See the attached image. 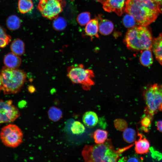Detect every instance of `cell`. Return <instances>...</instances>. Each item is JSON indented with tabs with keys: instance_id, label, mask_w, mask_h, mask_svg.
<instances>
[{
	"instance_id": "30",
	"label": "cell",
	"mask_w": 162,
	"mask_h": 162,
	"mask_svg": "<svg viewBox=\"0 0 162 162\" xmlns=\"http://www.w3.org/2000/svg\"><path fill=\"white\" fill-rule=\"evenodd\" d=\"M152 117L147 115L143 117L141 120L140 123L143 130L146 132L148 131V127L151 124V119Z\"/></svg>"
},
{
	"instance_id": "16",
	"label": "cell",
	"mask_w": 162,
	"mask_h": 162,
	"mask_svg": "<svg viewBox=\"0 0 162 162\" xmlns=\"http://www.w3.org/2000/svg\"><path fill=\"white\" fill-rule=\"evenodd\" d=\"M98 18L90 20L86 24L85 28V31L86 34L91 37L95 36L98 38Z\"/></svg>"
},
{
	"instance_id": "25",
	"label": "cell",
	"mask_w": 162,
	"mask_h": 162,
	"mask_svg": "<svg viewBox=\"0 0 162 162\" xmlns=\"http://www.w3.org/2000/svg\"><path fill=\"white\" fill-rule=\"evenodd\" d=\"M67 26V22L63 17L57 16L54 19L52 22L54 28L57 31L64 30Z\"/></svg>"
},
{
	"instance_id": "18",
	"label": "cell",
	"mask_w": 162,
	"mask_h": 162,
	"mask_svg": "<svg viewBox=\"0 0 162 162\" xmlns=\"http://www.w3.org/2000/svg\"><path fill=\"white\" fill-rule=\"evenodd\" d=\"M10 48L13 53L19 56H21L25 52V44L22 40L16 39L11 43Z\"/></svg>"
},
{
	"instance_id": "10",
	"label": "cell",
	"mask_w": 162,
	"mask_h": 162,
	"mask_svg": "<svg viewBox=\"0 0 162 162\" xmlns=\"http://www.w3.org/2000/svg\"><path fill=\"white\" fill-rule=\"evenodd\" d=\"M125 0H107L103 4V8L108 12H114L121 16L123 12Z\"/></svg>"
},
{
	"instance_id": "7",
	"label": "cell",
	"mask_w": 162,
	"mask_h": 162,
	"mask_svg": "<svg viewBox=\"0 0 162 162\" xmlns=\"http://www.w3.org/2000/svg\"><path fill=\"white\" fill-rule=\"evenodd\" d=\"M23 134L20 128L16 125L9 124L1 129L0 138L2 142L6 146L15 148L22 142Z\"/></svg>"
},
{
	"instance_id": "35",
	"label": "cell",
	"mask_w": 162,
	"mask_h": 162,
	"mask_svg": "<svg viewBox=\"0 0 162 162\" xmlns=\"http://www.w3.org/2000/svg\"><path fill=\"white\" fill-rule=\"evenodd\" d=\"M157 2L162 9V0H153Z\"/></svg>"
},
{
	"instance_id": "6",
	"label": "cell",
	"mask_w": 162,
	"mask_h": 162,
	"mask_svg": "<svg viewBox=\"0 0 162 162\" xmlns=\"http://www.w3.org/2000/svg\"><path fill=\"white\" fill-rule=\"evenodd\" d=\"M67 76L72 82L80 84L83 88L88 90L94 84L93 71L84 68L82 64L69 67L67 69Z\"/></svg>"
},
{
	"instance_id": "31",
	"label": "cell",
	"mask_w": 162,
	"mask_h": 162,
	"mask_svg": "<svg viewBox=\"0 0 162 162\" xmlns=\"http://www.w3.org/2000/svg\"><path fill=\"white\" fill-rule=\"evenodd\" d=\"M142 158L136 155H133L128 157H123L118 160L119 162H140Z\"/></svg>"
},
{
	"instance_id": "17",
	"label": "cell",
	"mask_w": 162,
	"mask_h": 162,
	"mask_svg": "<svg viewBox=\"0 0 162 162\" xmlns=\"http://www.w3.org/2000/svg\"><path fill=\"white\" fill-rule=\"evenodd\" d=\"M140 57V61L143 66L148 67L153 63V59L151 49L143 50Z\"/></svg>"
},
{
	"instance_id": "34",
	"label": "cell",
	"mask_w": 162,
	"mask_h": 162,
	"mask_svg": "<svg viewBox=\"0 0 162 162\" xmlns=\"http://www.w3.org/2000/svg\"><path fill=\"white\" fill-rule=\"evenodd\" d=\"M28 89L29 92L31 93L34 92L35 91L34 87L32 86H30L28 87Z\"/></svg>"
},
{
	"instance_id": "23",
	"label": "cell",
	"mask_w": 162,
	"mask_h": 162,
	"mask_svg": "<svg viewBox=\"0 0 162 162\" xmlns=\"http://www.w3.org/2000/svg\"><path fill=\"white\" fill-rule=\"evenodd\" d=\"M136 136L135 130L132 128H126L124 131L123 134L124 140L129 143H132L135 141Z\"/></svg>"
},
{
	"instance_id": "11",
	"label": "cell",
	"mask_w": 162,
	"mask_h": 162,
	"mask_svg": "<svg viewBox=\"0 0 162 162\" xmlns=\"http://www.w3.org/2000/svg\"><path fill=\"white\" fill-rule=\"evenodd\" d=\"M139 139L135 141V150L137 154H142L147 153L149 151L150 144L148 141L143 135L138 133Z\"/></svg>"
},
{
	"instance_id": "1",
	"label": "cell",
	"mask_w": 162,
	"mask_h": 162,
	"mask_svg": "<svg viewBox=\"0 0 162 162\" xmlns=\"http://www.w3.org/2000/svg\"><path fill=\"white\" fill-rule=\"evenodd\" d=\"M124 11L139 26H146L156 20L162 9L153 0H126Z\"/></svg>"
},
{
	"instance_id": "22",
	"label": "cell",
	"mask_w": 162,
	"mask_h": 162,
	"mask_svg": "<svg viewBox=\"0 0 162 162\" xmlns=\"http://www.w3.org/2000/svg\"><path fill=\"white\" fill-rule=\"evenodd\" d=\"M48 114L49 119L55 122L59 121L62 116L61 110L55 106H52L50 108L48 112Z\"/></svg>"
},
{
	"instance_id": "26",
	"label": "cell",
	"mask_w": 162,
	"mask_h": 162,
	"mask_svg": "<svg viewBox=\"0 0 162 162\" xmlns=\"http://www.w3.org/2000/svg\"><path fill=\"white\" fill-rule=\"evenodd\" d=\"M122 21L125 27L130 28L136 26L137 23L134 17L128 13L123 17Z\"/></svg>"
},
{
	"instance_id": "14",
	"label": "cell",
	"mask_w": 162,
	"mask_h": 162,
	"mask_svg": "<svg viewBox=\"0 0 162 162\" xmlns=\"http://www.w3.org/2000/svg\"><path fill=\"white\" fill-rule=\"evenodd\" d=\"M100 21L98 23V31L101 34L107 35L110 34L114 29V25L110 21L106 19H102L101 16L98 18Z\"/></svg>"
},
{
	"instance_id": "8",
	"label": "cell",
	"mask_w": 162,
	"mask_h": 162,
	"mask_svg": "<svg viewBox=\"0 0 162 162\" xmlns=\"http://www.w3.org/2000/svg\"><path fill=\"white\" fill-rule=\"evenodd\" d=\"M62 0H40L38 8L42 15L50 20L54 19L62 10Z\"/></svg>"
},
{
	"instance_id": "28",
	"label": "cell",
	"mask_w": 162,
	"mask_h": 162,
	"mask_svg": "<svg viewBox=\"0 0 162 162\" xmlns=\"http://www.w3.org/2000/svg\"><path fill=\"white\" fill-rule=\"evenodd\" d=\"M90 14L89 12H82L77 16V20L80 26H84L86 25L90 21Z\"/></svg>"
},
{
	"instance_id": "5",
	"label": "cell",
	"mask_w": 162,
	"mask_h": 162,
	"mask_svg": "<svg viewBox=\"0 0 162 162\" xmlns=\"http://www.w3.org/2000/svg\"><path fill=\"white\" fill-rule=\"evenodd\" d=\"M143 96L146 104L145 113L152 117L162 111V84H154L145 91Z\"/></svg>"
},
{
	"instance_id": "13",
	"label": "cell",
	"mask_w": 162,
	"mask_h": 162,
	"mask_svg": "<svg viewBox=\"0 0 162 162\" xmlns=\"http://www.w3.org/2000/svg\"><path fill=\"white\" fill-rule=\"evenodd\" d=\"M152 49L156 59L162 65V33L153 40Z\"/></svg>"
},
{
	"instance_id": "15",
	"label": "cell",
	"mask_w": 162,
	"mask_h": 162,
	"mask_svg": "<svg viewBox=\"0 0 162 162\" xmlns=\"http://www.w3.org/2000/svg\"><path fill=\"white\" fill-rule=\"evenodd\" d=\"M82 121L84 124L88 128L95 126L98 123V118L97 114L92 111L85 112L82 116Z\"/></svg>"
},
{
	"instance_id": "9",
	"label": "cell",
	"mask_w": 162,
	"mask_h": 162,
	"mask_svg": "<svg viewBox=\"0 0 162 162\" xmlns=\"http://www.w3.org/2000/svg\"><path fill=\"white\" fill-rule=\"evenodd\" d=\"M20 115L19 110L12 100H0V124L13 122Z\"/></svg>"
},
{
	"instance_id": "21",
	"label": "cell",
	"mask_w": 162,
	"mask_h": 162,
	"mask_svg": "<svg viewBox=\"0 0 162 162\" xmlns=\"http://www.w3.org/2000/svg\"><path fill=\"white\" fill-rule=\"evenodd\" d=\"M18 7L20 12L24 14L32 10L33 3L32 0H19Z\"/></svg>"
},
{
	"instance_id": "3",
	"label": "cell",
	"mask_w": 162,
	"mask_h": 162,
	"mask_svg": "<svg viewBox=\"0 0 162 162\" xmlns=\"http://www.w3.org/2000/svg\"><path fill=\"white\" fill-rule=\"evenodd\" d=\"M124 41L129 49L142 51L152 49L153 40L147 27L139 26L130 28L127 31Z\"/></svg>"
},
{
	"instance_id": "36",
	"label": "cell",
	"mask_w": 162,
	"mask_h": 162,
	"mask_svg": "<svg viewBox=\"0 0 162 162\" xmlns=\"http://www.w3.org/2000/svg\"><path fill=\"white\" fill-rule=\"evenodd\" d=\"M97 2H99L103 4L107 0H94Z\"/></svg>"
},
{
	"instance_id": "27",
	"label": "cell",
	"mask_w": 162,
	"mask_h": 162,
	"mask_svg": "<svg viewBox=\"0 0 162 162\" xmlns=\"http://www.w3.org/2000/svg\"><path fill=\"white\" fill-rule=\"evenodd\" d=\"M85 128L84 125L78 121L74 122L72 124L71 130L72 133L75 134H83L85 131Z\"/></svg>"
},
{
	"instance_id": "24",
	"label": "cell",
	"mask_w": 162,
	"mask_h": 162,
	"mask_svg": "<svg viewBox=\"0 0 162 162\" xmlns=\"http://www.w3.org/2000/svg\"><path fill=\"white\" fill-rule=\"evenodd\" d=\"M11 39V36L7 33L5 29L0 25V48L6 46Z\"/></svg>"
},
{
	"instance_id": "19",
	"label": "cell",
	"mask_w": 162,
	"mask_h": 162,
	"mask_svg": "<svg viewBox=\"0 0 162 162\" xmlns=\"http://www.w3.org/2000/svg\"><path fill=\"white\" fill-rule=\"evenodd\" d=\"M6 24L9 30H15L19 29L20 26L21 21L17 16L12 15L9 16L7 19Z\"/></svg>"
},
{
	"instance_id": "20",
	"label": "cell",
	"mask_w": 162,
	"mask_h": 162,
	"mask_svg": "<svg viewBox=\"0 0 162 162\" xmlns=\"http://www.w3.org/2000/svg\"><path fill=\"white\" fill-rule=\"evenodd\" d=\"M108 134L106 130L100 129L96 130L93 135L95 142L98 144L104 143L107 140Z\"/></svg>"
},
{
	"instance_id": "12",
	"label": "cell",
	"mask_w": 162,
	"mask_h": 162,
	"mask_svg": "<svg viewBox=\"0 0 162 162\" xmlns=\"http://www.w3.org/2000/svg\"><path fill=\"white\" fill-rule=\"evenodd\" d=\"M3 62L5 67L16 69L20 66L22 61L19 56L12 52L8 53L5 56Z\"/></svg>"
},
{
	"instance_id": "33",
	"label": "cell",
	"mask_w": 162,
	"mask_h": 162,
	"mask_svg": "<svg viewBox=\"0 0 162 162\" xmlns=\"http://www.w3.org/2000/svg\"><path fill=\"white\" fill-rule=\"evenodd\" d=\"M157 129L162 133V120L158 121L156 123Z\"/></svg>"
},
{
	"instance_id": "2",
	"label": "cell",
	"mask_w": 162,
	"mask_h": 162,
	"mask_svg": "<svg viewBox=\"0 0 162 162\" xmlns=\"http://www.w3.org/2000/svg\"><path fill=\"white\" fill-rule=\"evenodd\" d=\"M134 145L116 150L109 139L103 144L85 146L82 154L85 162H116L123 152Z\"/></svg>"
},
{
	"instance_id": "29",
	"label": "cell",
	"mask_w": 162,
	"mask_h": 162,
	"mask_svg": "<svg viewBox=\"0 0 162 162\" xmlns=\"http://www.w3.org/2000/svg\"><path fill=\"white\" fill-rule=\"evenodd\" d=\"M114 125L115 128L120 131H124L128 127L126 121L120 118L116 119L114 120Z\"/></svg>"
},
{
	"instance_id": "37",
	"label": "cell",
	"mask_w": 162,
	"mask_h": 162,
	"mask_svg": "<svg viewBox=\"0 0 162 162\" xmlns=\"http://www.w3.org/2000/svg\"><path fill=\"white\" fill-rule=\"evenodd\" d=\"M2 90V84L1 75L0 74V92Z\"/></svg>"
},
{
	"instance_id": "4",
	"label": "cell",
	"mask_w": 162,
	"mask_h": 162,
	"mask_svg": "<svg viewBox=\"0 0 162 162\" xmlns=\"http://www.w3.org/2000/svg\"><path fill=\"white\" fill-rule=\"evenodd\" d=\"M2 90L5 94L19 92L25 82L26 74L23 70L3 67L0 73Z\"/></svg>"
},
{
	"instance_id": "32",
	"label": "cell",
	"mask_w": 162,
	"mask_h": 162,
	"mask_svg": "<svg viewBox=\"0 0 162 162\" xmlns=\"http://www.w3.org/2000/svg\"><path fill=\"white\" fill-rule=\"evenodd\" d=\"M100 127L103 129H105L106 127V123L105 118L104 117H101L98 118V123Z\"/></svg>"
}]
</instances>
